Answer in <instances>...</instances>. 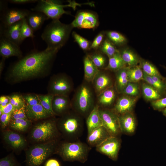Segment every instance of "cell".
<instances>
[{
    "label": "cell",
    "instance_id": "obj_1",
    "mask_svg": "<svg viewBox=\"0 0 166 166\" xmlns=\"http://www.w3.org/2000/svg\"><path fill=\"white\" fill-rule=\"evenodd\" d=\"M57 50H34L11 67L9 75L15 81L36 78L48 73Z\"/></svg>",
    "mask_w": 166,
    "mask_h": 166
},
{
    "label": "cell",
    "instance_id": "obj_2",
    "mask_svg": "<svg viewBox=\"0 0 166 166\" xmlns=\"http://www.w3.org/2000/svg\"><path fill=\"white\" fill-rule=\"evenodd\" d=\"M73 28L70 24L61 23L59 20L52 21L45 27L41 37L49 50H59L68 41Z\"/></svg>",
    "mask_w": 166,
    "mask_h": 166
},
{
    "label": "cell",
    "instance_id": "obj_3",
    "mask_svg": "<svg viewBox=\"0 0 166 166\" xmlns=\"http://www.w3.org/2000/svg\"><path fill=\"white\" fill-rule=\"evenodd\" d=\"M55 142L51 141L34 145L26 153V166H40L55 149Z\"/></svg>",
    "mask_w": 166,
    "mask_h": 166
},
{
    "label": "cell",
    "instance_id": "obj_4",
    "mask_svg": "<svg viewBox=\"0 0 166 166\" xmlns=\"http://www.w3.org/2000/svg\"><path fill=\"white\" fill-rule=\"evenodd\" d=\"M89 150L87 146L81 142H67L61 146L59 153L65 160L84 163L87 159Z\"/></svg>",
    "mask_w": 166,
    "mask_h": 166
},
{
    "label": "cell",
    "instance_id": "obj_5",
    "mask_svg": "<svg viewBox=\"0 0 166 166\" xmlns=\"http://www.w3.org/2000/svg\"><path fill=\"white\" fill-rule=\"evenodd\" d=\"M36 5L31 9L32 11L40 12L45 14L52 20H59L64 14H70V12L64 10V8L68 7L64 5L62 2L57 0H38Z\"/></svg>",
    "mask_w": 166,
    "mask_h": 166
},
{
    "label": "cell",
    "instance_id": "obj_6",
    "mask_svg": "<svg viewBox=\"0 0 166 166\" xmlns=\"http://www.w3.org/2000/svg\"><path fill=\"white\" fill-rule=\"evenodd\" d=\"M57 134L55 122L48 120L35 125L30 132V137L35 142H47L53 140Z\"/></svg>",
    "mask_w": 166,
    "mask_h": 166
},
{
    "label": "cell",
    "instance_id": "obj_7",
    "mask_svg": "<svg viewBox=\"0 0 166 166\" xmlns=\"http://www.w3.org/2000/svg\"><path fill=\"white\" fill-rule=\"evenodd\" d=\"M73 28L95 29L99 26V22L97 13L90 10H80L70 23Z\"/></svg>",
    "mask_w": 166,
    "mask_h": 166
},
{
    "label": "cell",
    "instance_id": "obj_8",
    "mask_svg": "<svg viewBox=\"0 0 166 166\" xmlns=\"http://www.w3.org/2000/svg\"><path fill=\"white\" fill-rule=\"evenodd\" d=\"M30 12L26 9L7 8L1 13V26L0 27H8L26 18Z\"/></svg>",
    "mask_w": 166,
    "mask_h": 166
},
{
    "label": "cell",
    "instance_id": "obj_9",
    "mask_svg": "<svg viewBox=\"0 0 166 166\" xmlns=\"http://www.w3.org/2000/svg\"><path fill=\"white\" fill-rule=\"evenodd\" d=\"M59 127L64 135L70 137H75L79 135L82 128L80 119L72 116L63 118L60 122Z\"/></svg>",
    "mask_w": 166,
    "mask_h": 166
},
{
    "label": "cell",
    "instance_id": "obj_10",
    "mask_svg": "<svg viewBox=\"0 0 166 166\" xmlns=\"http://www.w3.org/2000/svg\"><path fill=\"white\" fill-rule=\"evenodd\" d=\"M99 112L103 126L111 136H117L120 131L118 117L108 110L99 109Z\"/></svg>",
    "mask_w": 166,
    "mask_h": 166
},
{
    "label": "cell",
    "instance_id": "obj_11",
    "mask_svg": "<svg viewBox=\"0 0 166 166\" xmlns=\"http://www.w3.org/2000/svg\"><path fill=\"white\" fill-rule=\"evenodd\" d=\"M121 145L119 140L115 136H110L96 147L97 151L113 160L117 159Z\"/></svg>",
    "mask_w": 166,
    "mask_h": 166
},
{
    "label": "cell",
    "instance_id": "obj_12",
    "mask_svg": "<svg viewBox=\"0 0 166 166\" xmlns=\"http://www.w3.org/2000/svg\"><path fill=\"white\" fill-rule=\"evenodd\" d=\"M71 85L68 80L64 77L52 79L48 86V94L54 96H65L70 91Z\"/></svg>",
    "mask_w": 166,
    "mask_h": 166
},
{
    "label": "cell",
    "instance_id": "obj_13",
    "mask_svg": "<svg viewBox=\"0 0 166 166\" xmlns=\"http://www.w3.org/2000/svg\"><path fill=\"white\" fill-rule=\"evenodd\" d=\"M22 20L6 27H0L1 37L4 38L19 46L23 42L20 29Z\"/></svg>",
    "mask_w": 166,
    "mask_h": 166
},
{
    "label": "cell",
    "instance_id": "obj_14",
    "mask_svg": "<svg viewBox=\"0 0 166 166\" xmlns=\"http://www.w3.org/2000/svg\"><path fill=\"white\" fill-rule=\"evenodd\" d=\"M92 94L89 88L85 85L82 86L77 94V106L82 113H87L92 105Z\"/></svg>",
    "mask_w": 166,
    "mask_h": 166
},
{
    "label": "cell",
    "instance_id": "obj_15",
    "mask_svg": "<svg viewBox=\"0 0 166 166\" xmlns=\"http://www.w3.org/2000/svg\"><path fill=\"white\" fill-rule=\"evenodd\" d=\"M0 54L5 58L12 56L19 58L22 57V52L19 46L4 38L1 37L0 40Z\"/></svg>",
    "mask_w": 166,
    "mask_h": 166
},
{
    "label": "cell",
    "instance_id": "obj_16",
    "mask_svg": "<svg viewBox=\"0 0 166 166\" xmlns=\"http://www.w3.org/2000/svg\"><path fill=\"white\" fill-rule=\"evenodd\" d=\"M3 136L6 142L14 149H21L26 146V141L24 138L15 132L6 131L3 133Z\"/></svg>",
    "mask_w": 166,
    "mask_h": 166
},
{
    "label": "cell",
    "instance_id": "obj_17",
    "mask_svg": "<svg viewBox=\"0 0 166 166\" xmlns=\"http://www.w3.org/2000/svg\"><path fill=\"white\" fill-rule=\"evenodd\" d=\"M26 110L27 117L30 120L44 119L53 116L40 104L32 106L26 105Z\"/></svg>",
    "mask_w": 166,
    "mask_h": 166
},
{
    "label": "cell",
    "instance_id": "obj_18",
    "mask_svg": "<svg viewBox=\"0 0 166 166\" xmlns=\"http://www.w3.org/2000/svg\"><path fill=\"white\" fill-rule=\"evenodd\" d=\"M110 136L106 129L102 126L88 134L87 140L90 145L96 147Z\"/></svg>",
    "mask_w": 166,
    "mask_h": 166
},
{
    "label": "cell",
    "instance_id": "obj_19",
    "mask_svg": "<svg viewBox=\"0 0 166 166\" xmlns=\"http://www.w3.org/2000/svg\"><path fill=\"white\" fill-rule=\"evenodd\" d=\"M120 131L127 134L133 133L135 129L136 123L135 118L130 112L118 117Z\"/></svg>",
    "mask_w": 166,
    "mask_h": 166
},
{
    "label": "cell",
    "instance_id": "obj_20",
    "mask_svg": "<svg viewBox=\"0 0 166 166\" xmlns=\"http://www.w3.org/2000/svg\"><path fill=\"white\" fill-rule=\"evenodd\" d=\"M26 19L28 24L34 31L40 29L44 22L49 19L43 13L38 12H30Z\"/></svg>",
    "mask_w": 166,
    "mask_h": 166
},
{
    "label": "cell",
    "instance_id": "obj_21",
    "mask_svg": "<svg viewBox=\"0 0 166 166\" xmlns=\"http://www.w3.org/2000/svg\"><path fill=\"white\" fill-rule=\"evenodd\" d=\"M98 105L95 106L91 111L86 121L88 134L95 129L103 126L102 122Z\"/></svg>",
    "mask_w": 166,
    "mask_h": 166
},
{
    "label": "cell",
    "instance_id": "obj_22",
    "mask_svg": "<svg viewBox=\"0 0 166 166\" xmlns=\"http://www.w3.org/2000/svg\"><path fill=\"white\" fill-rule=\"evenodd\" d=\"M84 65L85 79L89 81H92L98 74L99 71L89 55L85 56L84 58Z\"/></svg>",
    "mask_w": 166,
    "mask_h": 166
},
{
    "label": "cell",
    "instance_id": "obj_23",
    "mask_svg": "<svg viewBox=\"0 0 166 166\" xmlns=\"http://www.w3.org/2000/svg\"><path fill=\"white\" fill-rule=\"evenodd\" d=\"M135 101V99L128 97L121 98L115 106V110L118 113L121 114L129 113L132 109Z\"/></svg>",
    "mask_w": 166,
    "mask_h": 166
},
{
    "label": "cell",
    "instance_id": "obj_24",
    "mask_svg": "<svg viewBox=\"0 0 166 166\" xmlns=\"http://www.w3.org/2000/svg\"><path fill=\"white\" fill-rule=\"evenodd\" d=\"M68 104V100L66 96H54L52 102V108L54 114H59L62 113L66 109Z\"/></svg>",
    "mask_w": 166,
    "mask_h": 166
},
{
    "label": "cell",
    "instance_id": "obj_25",
    "mask_svg": "<svg viewBox=\"0 0 166 166\" xmlns=\"http://www.w3.org/2000/svg\"><path fill=\"white\" fill-rule=\"evenodd\" d=\"M125 64L119 51L113 56L109 57L108 65L106 68L118 71L124 68Z\"/></svg>",
    "mask_w": 166,
    "mask_h": 166
},
{
    "label": "cell",
    "instance_id": "obj_26",
    "mask_svg": "<svg viewBox=\"0 0 166 166\" xmlns=\"http://www.w3.org/2000/svg\"><path fill=\"white\" fill-rule=\"evenodd\" d=\"M121 57L125 63L130 66H134L138 63L139 60L137 56L131 50L127 48L119 51Z\"/></svg>",
    "mask_w": 166,
    "mask_h": 166
},
{
    "label": "cell",
    "instance_id": "obj_27",
    "mask_svg": "<svg viewBox=\"0 0 166 166\" xmlns=\"http://www.w3.org/2000/svg\"><path fill=\"white\" fill-rule=\"evenodd\" d=\"M98 50L106 54L109 57L113 56L119 51L108 38L104 39Z\"/></svg>",
    "mask_w": 166,
    "mask_h": 166
},
{
    "label": "cell",
    "instance_id": "obj_28",
    "mask_svg": "<svg viewBox=\"0 0 166 166\" xmlns=\"http://www.w3.org/2000/svg\"><path fill=\"white\" fill-rule=\"evenodd\" d=\"M127 69L123 68L118 70L117 75V88L120 90H123L128 83Z\"/></svg>",
    "mask_w": 166,
    "mask_h": 166
},
{
    "label": "cell",
    "instance_id": "obj_29",
    "mask_svg": "<svg viewBox=\"0 0 166 166\" xmlns=\"http://www.w3.org/2000/svg\"><path fill=\"white\" fill-rule=\"evenodd\" d=\"M127 73L130 82L134 83L143 79V72L139 66H135L128 68Z\"/></svg>",
    "mask_w": 166,
    "mask_h": 166
},
{
    "label": "cell",
    "instance_id": "obj_30",
    "mask_svg": "<svg viewBox=\"0 0 166 166\" xmlns=\"http://www.w3.org/2000/svg\"><path fill=\"white\" fill-rule=\"evenodd\" d=\"M31 124V120L28 119H18L12 120L10 126L13 130L23 132L27 129Z\"/></svg>",
    "mask_w": 166,
    "mask_h": 166
},
{
    "label": "cell",
    "instance_id": "obj_31",
    "mask_svg": "<svg viewBox=\"0 0 166 166\" xmlns=\"http://www.w3.org/2000/svg\"><path fill=\"white\" fill-rule=\"evenodd\" d=\"M105 34L107 38L114 45H121L126 41L125 37L117 32L110 31L106 32Z\"/></svg>",
    "mask_w": 166,
    "mask_h": 166
},
{
    "label": "cell",
    "instance_id": "obj_32",
    "mask_svg": "<svg viewBox=\"0 0 166 166\" xmlns=\"http://www.w3.org/2000/svg\"><path fill=\"white\" fill-rule=\"evenodd\" d=\"M97 76L95 81V87L98 92H103L110 83L109 78L105 74Z\"/></svg>",
    "mask_w": 166,
    "mask_h": 166
},
{
    "label": "cell",
    "instance_id": "obj_33",
    "mask_svg": "<svg viewBox=\"0 0 166 166\" xmlns=\"http://www.w3.org/2000/svg\"><path fill=\"white\" fill-rule=\"evenodd\" d=\"M40 104L53 116L55 115L52 108V102L54 96L48 94L38 95Z\"/></svg>",
    "mask_w": 166,
    "mask_h": 166
},
{
    "label": "cell",
    "instance_id": "obj_34",
    "mask_svg": "<svg viewBox=\"0 0 166 166\" xmlns=\"http://www.w3.org/2000/svg\"><path fill=\"white\" fill-rule=\"evenodd\" d=\"M143 94L147 99L149 100H157L161 97L160 93L152 86L146 84L142 85Z\"/></svg>",
    "mask_w": 166,
    "mask_h": 166
},
{
    "label": "cell",
    "instance_id": "obj_35",
    "mask_svg": "<svg viewBox=\"0 0 166 166\" xmlns=\"http://www.w3.org/2000/svg\"><path fill=\"white\" fill-rule=\"evenodd\" d=\"M115 93L113 90L108 89L104 90L100 95L99 97V103L104 105H110L114 98Z\"/></svg>",
    "mask_w": 166,
    "mask_h": 166
},
{
    "label": "cell",
    "instance_id": "obj_36",
    "mask_svg": "<svg viewBox=\"0 0 166 166\" xmlns=\"http://www.w3.org/2000/svg\"><path fill=\"white\" fill-rule=\"evenodd\" d=\"M21 35L23 41L27 38H34V31L28 24L26 18L22 19V22L20 29Z\"/></svg>",
    "mask_w": 166,
    "mask_h": 166
},
{
    "label": "cell",
    "instance_id": "obj_37",
    "mask_svg": "<svg viewBox=\"0 0 166 166\" xmlns=\"http://www.w3.org/2000/svg\"><path fill=\"white\" fill-rule=\"evenodd\" d=\"M143 73L149 76H156L160 78L161 76L156 68L152 64L146 61H143L141 64Z\"/></svg>",
    "mask_w": 166,
    "mask_h": 166
},
{
    "label": "cell",
    "instance_id": "obj_38",
    "mask_svg": "<svg viewBox=\"0 0 166 166\" xmlns=\"http://www.w3.org/2000/svg\"><path fill=\"white\" fill-rule=\"evenodd\" d=\"M72 36L74 41L84 51H88L90 49L91 42L87 39L73 31L72 33Z\"/></svg>",
    "mask_w": 166,
    "mask_h": 166
},
{
    "label": "cell",
    "instance_id": "obj_39",
    "mask_svg": "<svg viewBox=\"0 0 166 166\" xmlns=\"http://www.w3.org/2000/svg\"><path fill=\"white\" fill-rule=\"evenodd\" d=\"M102 53L99 51V52L89 55L93 62L98 68L103 67L105 63L106 59Z\"/></svg>",
    "mask_w": 166,
    "mask_h": 166
},
{
    "label": "cell",
    "instance_id": "obj_40",
    "mask_svg": "<svg viewBox=\"0 0 166 166\" xmlns=\"http://www.w3.org/2000/svg\"><path fill=\"white\" fill-rule=\"evenodd\" d=\"M10 103L15 109H20L26 106L25 102L22 96L14 94L10 96Z\"/></svg>",
    "mask_w": 166,
    "mask_h": 166
},
{
    "label": "cell",
    "instance_id": "obj_41",
    "mask_svg": "<svg viewBox=\"0 0 166 166\" xmlns=\"http://www.w3.org/2000/svg\"><path fill=\"white\" fill-rule=\"evenodd\" d=\"M26 105L30 106L40 104L38 95L33 94H28L22 96Z\"/></svg>",
    "mask_w": 166,
    "mask_h": 166
},
{
    "label": "cell",
    "instance_id": "obj_42",
    "mask_svg": "<svg viewBox=\"0 0 166 166\" xmlns=\"http://www.w3.org/2000/svg\"><path fill=\"white\" fill-rule=\"evenodd\" d=\"M105 34L104 31H101L98 34L91 43L90 49H98L104 40Z\"/></svg>",
    "mask_w": 166,
    "mask_h": 166
},
{
    "label": "cell",
    "instance_id": "obj_43",
    "mask_svg": "<svg viewBox=\"0 0 166 166\" xmlns=\"http://www.w3.org/2000/svg\"><path fill=\"white\" fill-rule=\"evenodd\" d=\"M123 93L131 96H136L139 93L137 85L133 82H129L123 89Z\"/></svg>",
    "mask_w": 166,
    "mask_h": 166
},
{
    "label": "cell",
    "instance_id": "obj_44",
    "mask_svg": "<svg viewBox=\"0 0 166 166\" xmlns=\"http://www.w3.org/2000/svg\"><path fill=\"white\" fill-rule=\"evenodd\" d=\"M28 119L26 115V106L15 109L12 113L11 120L18 119Z\"/></svg>",
    "mask_w": 166,
    "mask_h": 166
},
{
    "label": "cell",
    "instance_id": "obj_45",
    "mask_svg": "<svg viewBox=\"0 0 166 166\" xmlns=\"http://www.w3.org/2000/svg\"><path fill=\"white\" fill-rule=\"evenodd\" d=\"M0 166H17V165L14 158L8 156L0 159Z\"/></svg>",
    "mask_w": 166,
    "mask_h": 166
},
{
    "label": "cell",
    "instance_id": "obj_46",
    "mask_svg": "<svg viewBox=\"0 0 166 166\" xmlns=\"http://www.w3.org/2000/svg\"><path fill=\"white\" fill-rule=\"evenodd\" d=\"M12 113H3L0 116L1 125L2 128H4L7 126L11 119Z\"/></svg>",
    "mask_w": 166,
    "mask_h": 166
},
{
    "label": "cell",
    "instance_id": "obj_47",
    "mask_svg": "<svg viewBox=\"0 0 166 166\" xmlns=\"http://www.w3.org/2000/svg\"><path fill=\"white\" fill-rule=\"evenodd\" d=\"M153 107L157 109H161L166 107V97L154 101L152 102Z\"/></svg>",
    "mask_w": 166,
    "mask_h": 166
},
{
    "label": "cell",
    "instance_id": "obj_48",
    "mask_svg": "<svg viewBox=\"0 0 166 166\" xmlns=\"http://www.w3.org/2000/svg\"><path fill=\"white\" fill-rule=\"evenodd\" d=\"M143 73V79L147 82L149 85L152 86L154 88L156 89L158 91V86L152 77L144 73Z\"/></svg>",
    "mask_w": 166,
    "mask_h": 166
},
{
    "label": "cell",
    "instance_id": "obj_49",
    "mask_svg": "<svg viewBox=\"0 0 166 166\" xmlns=\"http://www.w3.org/2000/svg\"><path fill=\"white\" fill-rule=\"evenodd\" d=\"M15 109V108L10 103L4 107H0V110L2 111V113H12Z\"/></svg>",
    "mask_w": 166,
    "mask_h": 166
},
{
    "label": "cell",
    "instance_id": "obj_50",
    "mask_svg": "<svg viewBox=\"0 0 166 166\" xmlns=\"http://www.w3.org/2000/svg\"><path fill=\"white\" fill-rule=\"evenodd\" d=\"M37 0H10L8 2L10 3L14 4H23L38 2Z\"/></svg>",
    "mask_w": 166,
    "mask_h": 166
},
{
    "label": "cell",
    "instance_id": "obj_51",
    "mask_svg": "<svg viewBox=\"0 0 166 166\" xmlns=\"http://www.w3.org/2000/svg\"><path fill=\"white\" fill-rule=\"evenodd\" d=\"M45 166H60L58 162L54 159L48 160L46 163Z\"/></svg>",
    "mask_w": 166,
    "mask_h": 166
},
{
    "label": "cell",
    "instance_id": "obj_52",
    "mask_svg": "<svg viewBox=\"0 0 166 166\" xmlns=\"http://www.w3.org/2000/svg\"><path fill=\"white\" fill-rule=\"evenodd\" d=\"M10 97L2 96L0 97V104L2 102H4L7 104L10 103Z\"/></svg>",
    "mask_w": 166,
    "mask_h": 166
},
{
    "label": "cell",
    "instance_id": "obj_53",
    "mask_svg": "<svg viewBox=\"0 0 166 166\" xmlns=\"http://www.w3.org/2000/svg\"><path fill=\"white\" fill-rule=\"evenodd\" d=\"M5 58L2 57L0 62V73H2L5 65Z\"/></svg>",
    "mask_w": 166,
    "mask_h": 166
},
{
    "label": "cell",
    "instance_id": "obj_54",
    "mask_svg": "<svg viewBox=\"0 0 166 166\" xmlns=\"http://www.w3.org/2000/svg\"><path fill=\"white\" fill-rule=\"evenodd\" d=\"M163 113L164 115L166 116V108L163 110Z\"/></svg>",
    "mask_w": 166,
    "mask_h": 166
},
{
    "label": "cell",
    "instance_id": "obj_55",
    "mask_svg": "<svg viewBox=\"0 0 166 166\" xmlns=\"http://www.w3.org/2000/svg\"><path fill=\"white\" fill-rule=\"evenodd\" d=\"M165 90L166 91V83H165Z\"/></svg>",
    "mask_w": 166,
    "mask_h": 166
}]
</instances>
